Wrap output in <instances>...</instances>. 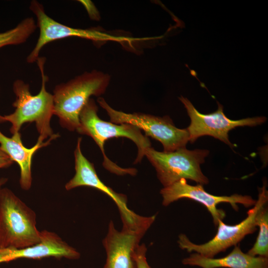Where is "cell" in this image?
Segmentation results:
<instances>
[{
    "label": "cell",
    "mask_w": 268,
    "mask_h": 268,
    "mask_svg": "<svg viewBox=\"0 0 268 268\" xmlns=\"http://www.w3.org/2000/svg\"><path fill=\"white\" fill-rule=\"evenodd\" d=\"M36 63L42 78L39 92L33 95L28 83L19 79L15 80L12 89L16 99L12 106L15 110L11 114L1 116V121L11 123L10 132L12 134L19 132L23 124L35 122L39 134L38 141L43 142L48 137L55 139L59 135L53 133L50 125L54 115V105L53 94L46 89L48 77L45 74L44 70L46 58L39 57Z\"/></svg>",
    "instance_id": "cell-1"
},
{
    "label": "cell",
    "mask_w": 268,
    "mask_h": 268,
    "mask_svg": "<svg viewBox=\"0 0 268 268\" xmlns=\"http://www.w3.org/2000/svg\"><path fill=\"white\" fill-rule=\"evenodd\" d=\"M98 107L93 99L90 98L79 115V124L76 131L80 134L92 137L100 148L103 156V166L110 172L117 175H134V168H124L118 166L106 156L104 143L109 138L126 137L132 140L137 147V155L134 162H141L145 150L151 147L148 137L143 135L137 127L129 124H116L101 120L97 115Z\"/></svg>",
    "instance_id": "cell-2"
},
{
    "label": "cell",
    "mask_w": 268,
    "mask_h": 268,
    "mask_svg": "<svg viewBox=\"0 0 268 268\" xmlns=\"http://www.w3.org/2000/svg\"><path fill=\"white\" fill-rule=\"evenodd\" d=\"M110 81L108 74L93 70L57 85L52 94L54 115L59 118L61 126L70 131L76 130L80 113L90 97L103 94Z\"/></svg>",
    "instance_id": "cell-3"
},
{
    "label": "cell",
    "mask_w": 268,
    "mask_h": 268,
    "mask_svg": "<svg viewBox=\"0 0 268 268\" xmlns=\"http://www.w3.org/2000/svg\"><path fill=\"white\" fill-rule=\"evenodd\" d=\"M35 212L7 188L0 189V248H23L39 243Z\"/></svg>",
    "instance_id": "cell-4"
},
{
    "label": "cell",
    "mask_w": 268,
    "mask_h": 268,
    "mask_svg": "<svg viewBox=\"0 0 268 268\" xmlns=\"http://www.w3.org/2000/svg\"><path fill=\"white\" fill-rule=\"evenodd\" d=\"M209 152L206 149L189 150L186 147L173 151H158L147 148L144 156L155 168L157 178L164 187L185 179L202 185L207 184L208 178L202 173L201 164Z\"/></svg>",
    "instance_id": "cell-5"
},
{
    "label": "cell",
    "mask_w": 268,
    "mask_h": 268,
    "mask_svg": "<svg viewBox=\"0 0 268 268\" xmlns=\"http://www.w3.org/2000/svg\"><path fill=\"white\" fill-rule=\"evenodd\" d=\"M29 8L35 16L37 26L39 29V36L35 47L26 58L28 63L36 62L42 48L47 44L57 40L78 37L98 44L113 41L129 44L143 40V38L111 34L97 28L81 29L64 25L48 16L43 5L37 0L30 2Z\"/></svg>",
    "instance_id": "cell-6"
},
{
    "label": "cell",
    "mask_w": 268,
    "mask_h": 268,
    "mask_svg": "<svg viewBox=\"0 0 268 268\" xmlns=\"http://www.w3.org/2000/svg\"><path fill=\"white\" fill-rule=\"evenodd\" d=\"M155 218L156 215L144 217L136 214L132 219L122 220L120 231L110 221L102 241L106 254L103 268H136L134 253Z\"/></svg>",
    "instance_id": "cell-7"
},
{
    "label": "cell",
    "mask_w": 268,
    "mask_h": 268,
    "mask_svg": "<svg viewBox=\"0 0 268 268\" xmlns=\"http://www.w3.org/2000/svg\"><path fill=\"white\" fill-rule=\"evenodd\" d=\"M268 193L266 185L260 188L258 199L253 207L247 212V216L235 225L225 224L219 220L215 236L202 244L191 242L184 234L179 236L178 243L180 248L188 252H195L204 257L212 258L217 254L224 252L232 246L237 245L246 235L254 233L257 229L256 217L259 211L266 205Z\"/></svg>",
    "instance_id": "cell-8"
},
{
    "label": "cell",
    "mask_w": 268,
    "mask_h": 268,
    "mask_svg": "<svg viewBox=\"0 0 268 268\" xmlns=\"http://www.w3.org/2000/svg\"><path fill=\"white\" fill-rule=\"evenodd\" d=\"M97 102L107 113L111 122L116 124H129L137 127L145 132V135L160 141L164 151H173L186 147L189 141L187 129L177 128L167 116L160 117L140 113H127L113 109L102 97H99Z\"/></svg>",
    "instance_id": "cell-9"
},
{
    "label": "cell",
    "mask_w": 268,
    "mask_h": 268,
    "mask_svg": "<svg viewBox=\"0 0 268 268\" xmlns=\"http://www.w3.org/2000/svg\"><path fill=\"white\" fill-rule=\"evenodd\" d=\"M179 99L184 105L191 120L187 130L189 134V141L192 143L201 136L209 135L221 140L232 148L235 146L229 139L228 133L230 131L238 127L257 126L265 123L267 120L265 117L231 120L225 116L223 106L218 102L216 111L204 114L200 113L188 98L181 96Z\"/></svg>",
    "instance_id": "cell-10"
},
{
    "label": "cell",
    "mask_w": 268,
    "mask_h": 268,
    "mask_svg": "<svg viewBox=\"0 0 268 268\" xmlns=\"http://www.w3.org/2000/svg\"><path fill=\"white\" fill-rule=\"evenodd\" d=\"M160 194L163 199L162 204L165 206L181 199H188L201 203L212 215L215 226H217L218 220H222L225 216V212L217 208L219 203H228L234 210H238V203L249 207L253 206L256 202V200L247 195L235 194L229 196H215L206 192L203 185H191L185 179L163 187L160 191Z\"/></svg>",
    "instance_id": "cell-11"
},
{
    "label": "cell",
    "mask_w": 268,
    "mask_h": 268,
    "mask_svg": "<svg viewBox=\"0 0 268 268\" xmlns=\"http://www.w3.org/2000/svg\"><path fill=\"white\" fill-rule=\"evenodd\" d=\"M40 242L23 248H0V264L19 259H41L53 257L77 260L80 254L57 234L46 230L41 231Z\"/></svg>",
    "instance_id": "cell-12"
},
{
    "label": "cell",
    "mask_w": 268,
    "mask_h": 268,
    "mask_svg": "<svg viewBox=\"0 0 268 268\" xmlns=\"http://www.w3.org/2000/svg\"><path fill=\"white\" fill-rule=\"evenodd\" d=\"M81 140V138H78L74 152L75 174L66 184V189L68 191L81 186L92 187L109 196L117 204L119 212L128 209L126 196L115 192L105 185L98 177L93 164L83 155L80 147Z\"/></svg>",
    "instance_id": "cell-13"
},
{
    "label": "cell",
    "mask_w": 268,
    "mask_h": 268,
    "mask_svg": "<svg viewBox=\"0 0 268 268\" xmlns=\"http://www.w3.org/2000/svg\"><path fill=\"white\" fill-rule=\"evenodd\" d=\"M53 139L49 138L46 142L37 140L32 147L28 148L23 144L19 132L14 134L9 137L5 136L0 130V148L19 166V183L23 190H28L31 186L33 156L39 148L49 145Z\"/></svg>",
    "instance_id": "cell-14"
},
{
    "label": "cell",
    "mask_w": 268,
    "mask_h": 268,
    "mask_svg": "<svg viewBox=\"0 0 268 268\" xmlns=\"http://www.w3.org/2000/svg\"><path fill=\"white\" fill-rule=\"evenodd\" d=\"M182 263L201 268H268V258L251 256L242 252L237 245L222 258H209L195 253L183 259Z\"/></svg>",
    "instance_id": "cell-15"
},
{
    "label": "cell",
    "mask_w": 268,
    "mask_h": 268,
    "mask_svg": "<svg viewBox=\"0 0 268 268\" xmlns=\"http://www.w3.org/2000/svg\"><path fill=\"white\" fill-rule=\"evenodd\" d=\"M37 28L33 17L22 20L16 26L0 33V48L8 45H18L26 42Z\"/></svg>",
    "instance_id": "cell-16"
},
{
    "label": "cell",
    "mask_w": 268,
    "mask_h": 268,
    "mask_svg": "<svg viewBox=\"0 0 268 268\" xmlns=\"http://www.w3.org/2000/svg\"><path fill=\"white\" fill-rule=\"evenodd\" d=\"M266 206L259 211L256 217L259 233L256 242L247 253L252 256L268 258V210Z\"/></svg>",
    "instance_id": "cell-17"
},
{
    "label": "cell",
    "mask_w": 268,
    "mask_h": 268,
    "mask_svg": "<svg viewBox=\"0 0 268 268\" xmlns=\"http://www.w3.org/2000/svg\"><path fill=\"white\" fill-rule=\"evenodd\" d=\"M147 248L144 244H139L135 250L134 258L136 268H151L146 258Z\"/></svg>",
    "instance_id": "cell-18"
},
{
    "label": "cell",
    "mask_w": 268,
    "mask_h": 268,
    "mask_svg": "<svg viewBox=\"0 0 268 268\" xmlns=\"http://www.w3.org/2000/svg\"><path fill=\"white\" fill-rule=\"evenodd\" d=\"M13 163L10 157L0 148V169L7 168Z\"/></svg>",
    "instance_id": "cell-19"
},
{
    "label": "cell",
    "mask_w": 268,
    "mask_h": 268,
    "mask_svg": "<svg viewBox=\"0 0 268 268\" xmlns=\"http://www.w3.org/2000/svg\"><path fill=\"white\" fill-rule=\"evenodd\" d=\"M7 179L6 178H0V189L2 186L6 183Z\"/></svg>",
    "instance_id": "cell-20"
},
{
    "label": "cell",
    "mask_w": 268,
    "mask_h": 268,
    "mask_svg": "<svg viewBox=\"0 0 268 268\" xmlns=\"http://www.w3.org/2000/svg\"><path fill=\"white\" fill-rule=\"evenodd\" d=\"M1 116V115H0V123H1V120H0Z\"/></svg>",
    "instance_id": "cell-21"
}]
</instances>
